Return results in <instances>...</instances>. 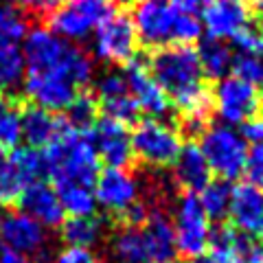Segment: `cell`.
<instances>
[{
  "mask_svg": "<svg viewBox=\"0 0 263 263\" xmlns=\"http://www.w3.org/2000/svg\"><path fill=\"white\" fill-rule=\"evenodd\" d=\"M64 112H66V119H64L66 125H68L70 129L84 132V134H88L90 127H92L97 123V119H99L97 99L86 95V92H79L75 97V101H72Z\"/></svg>",
  "mask_w": 263,
  "mask_h": 263,
  "instance_id": "d6a6232c",
  "label": "cell"
},
{
  "mask_svg": "<svg viewBox=\"0 0 263 263\" xmlns=\"http://www.w3.org/2000/svg\"><path fill=\"white\" fill-rule=\"evenodd\" d=\"M195 51H197V60H200L204 77L219 81L233 72L235 51L228 42H224V40L206 37V40H202Z\"/></svg>",
  "mask_w": 263,
  "mask_h": 263,
  "instance_id": "cb8c5ba5",
  "label": "cell"
},
{
  "mask_svg": "<svg viewBox=\"0 0 263 263\" xmlns=\"http://www.w3.org/2000/svg\"><path fill=\"white\" fill-rule=\"evenodd\" d=\"M233 72L252 86H263V55H241L235 53Z\"/></svg>",
  "mask_w": 263,
  "mask_h": 263,
  "instance_id": "e575fe53",
  "label": "cell"
},
{
  "mask_svg": "<svg viewBox=\"0 0 263 263\" xmlns=\"http://www.w3.org/2000/svg\"><path fill=\"white\" fill-rule=\"evenodd\" d=\"M259 97H261V105H263V92H261V95H259Z\"/></svg>",
  "mask_w": 263,
  "mask_h": 263,
  "instance_id": "7dc6e473",
  "label": "cell"
},
{
  "mask_svg": "<svg viewBox=\"0 0 263 263\" xmlns=\"http://www.w3.org/2000/svg\"><path fill=\"white\" fill-rule=\"evenodd\" d=\"M0 221H3V213H0Z\"/></svg>",
  "mask_w": 263,
  "mask_h": 263,
  "instance_id": "681fc988",
  "label": "cell"
},
{
  "mask_svg": "<svg viewBox=\"0 0 263 263\" xmlns=\"http://www.w3.org/2000/svg\"><path fill=\"white\" fill-rule=\"evenodd\" d=\"M60 5H62V0H18L20 9H27L31 13H40V15H48Z\"/></svg>",
  "mask_w": 263,
  "mask_h": 263,
  "instance_id": "ab89813d",
  "label": "cell"
},
{
  "mask_svg": "<svg viewBox=\"0 0 263 263\" xmlns=\"http://www.w3.org/2000/svg\"><path fill=\"white\" fill-rule=\"evenodd\" d=\"M112 3H114V5H127L129 0H112Z\"/></svg>",
  "mask_w": 263,
  "mask_h": 263,
  "instance_id": "bcb514c9",
  "label": "cell"
},
{
  "mask_svg": "<svg viewBox=\"0 0 263 263\" xmlns=\"http://www.w3.org/2000/svg\"><path fill=\"white\" fill-rule=\"evenodd\" d=\"M92 186L97 206L108 211L110 215H117L119 219L132 204L141 200V182L127 169L105 167L103 171H99Z\"/></svg>",
  "mask_w": 263,
  "mask_h": 263,
  "instance_id": "8fae6325",
  "label": "cell"
},
{
  "mask_svg": "<svg viewBox=\"0 0 263 263\" xmlns=\"http://www.w3.org/2000/svg\"><path fill=\"white\" fill-rule=\"evenodd\" d=\"M189 263H200V261H197V259H195V261H189Z\"/></svg>",
  "mask_w": 263,
  "mask_h": 263,
  "instance_id": "c3c4849f",
  "label": "cell"
},
{
  "mask_svg": "<svg viewBox=\"0 0 263 263\" xmlns=\"http://www.w3.org/2000/svg\"><path fill=\"white\" fill-rule=\"evenodd\" d=\"M248 184L263 189V141L248 145V158H246V169H243Z\"/></svg>",
  "mask_w": 263,
  "mask_h": 263,
  "instance_id": "8d00e7d4",
  "label": "cell"
},
{
  "mask_svg": "<svg viewBox=\"0 0 263 263\" xmlns=\"http://www.w3.org/2000/svg\"><path fill=\"white\" fill-rule=\"evenodd\" d=\"M62 209L70 217H90L97 213V200L92 186L84 184H60L55 186Z\"/></svg>",
  "mask_w": 263,
  "mask_h": 263,
  "instance_id": "83f0119b",
  "label": "cell"
},
{
  "mask_svg": "<svg viewBox=\"0 0 263 263\" xmlns=\"http://www.w3.org/2000/svg\"><path fill=\"white\" fill-rule=\"evenodd\" d=\"M27 72H57L68 77L77 88L92 84L95 64L79 46L66 42L48 27L29 29L22 42Z\"/></svg>",
  "mask_w": 263,
  "mask_h": 263,
  "instance_id": "7a4b0ae2",
  "label": "cell"
},
{
  "mask_svg": "<svg viewBox=\"0 0 263 263\" xmlns=\"http://www.w3.org/2000/svg\"><path fill=\"white\" fill-rule=\"evenodd\" d=\"M18 206L22 213H27L29 217H33L37 224H42L46 230L60 228L62 221L66 219V213L62 209L55 186L42 182V180L31 182L24 189L18 200Z\"/></svg>",
  "mask_w": 263,
  "mask_h": 263,
  "instance_id": "d6986e66",
  "label": "cell"
},
{
  "mask_svg": "<svg viewBox=\"0 0 263 263\" xmlns=\"http://www.w3.org/2000/svg\"><path fill=\"white\" fill-rule=\"evenodd\" d=\"M174 5L178 7V11H182V13L200 15V11L204 9V5H206V0H174Z\"/></svg>",
  "mask_w": 263,
  "mask_h": 263,
  "instance_id": "b9f144b4",
  "label": "cell"
},
{
  "mask_svg": "<svg viewBox=\"0 0 263 263\" xmlns=\"http://www.w3.org/2000/svg\"><path fill=\"white\" fill-rule=\"evenodd\" d=\"M125 79H127V88L129 95L134 97V101L138 105V110L149 114V119H162L171 112V101L164 95V90L156 84V79L152 77L147 64L141 60H132L125 64Z\"/></svg>",
  "mask_w": 263,
  "mask_h": 263,
  "instance_id": "ac0fdd59",
  "label": "cell"
},
{
  "mask_svg": "<svg viewBox=\"0 0 263 263\" xmlns=\"http://www.w3.org/2000/svg\"><path fill=\"white\" fill-rule=\"evenodd\" d=\"M88 138L95 147L99 160L105 162V167L127 169V164L134 160L127 127L117 121H112L108 117L97 119V123L88 132Z\"/></svg>",
  "mask_w": 263,
  "mask_h": 263,
  "instance_id": "e0dca14e",
  "label": "cell"
},
{
  "mask_svg": "<svg viewBox=\"0 0 263 263\" xmlns=\"http://www.w3.org/2000/svg\"><path fill=\"white\" fill-rule=\"evenodd\" d=\"M29 33L27 15L18 5L0 0V44H22Z\"/></svg>",
  "mask_w": 263,
  "mask_h": 263,
  "instance_id": "f546056e",
  "label": "cell"
},
{
  "mask_svg": "<svg viewBox=\"0 0 263 263\" xmlns=\"http://www.w3.org/2000/svg\"><path fill=\"white\" fill-rule=\"evenodd\" d=\"M143 235L147 243V254H149V263H171L176 259V237L174 226H171V217L160 206L152 209L149 217L143 224Z\"/></svg>",
  "mask_w": 263,
  "mask_h": 263,
  "instance_id": "ffe728a7",
  "label": "cell"
},
{
  "mask_svg": "<svg viewBox=\"0 0 263 263\" xmlns=\"http://www.w3.org/2000/svg\"><path fill=\"white\" fill-rule=\"evenodd\" d=\"M48 263H101V259L90 248H72V246H66L55 257H51Z\"/></svg>",
  "mask_w": 263,
  "mask_h": 263,
  "instance_id": "f35d334b",
  "label": "cell"
},
{
  "mask_svg": "<svg viewBox=\"0 0 263 263\" xmlns=\"http://www.w3.org/2000/svg\"><path fill=\"white\" fill-rule=\"evenodd\" d=\"M95 99L97 105L103 110V117L129 125L138 121V105L129 95L127 79L121 70H105L95 79Z\"/></svg>",
  "mask_w": 263,
  "mask_h": 263,
  "instance_id": "4fadbf2b",
  "label": "cell"
},
{
  "mask_svg": "<svg viewBox=\"0 0 263 263\" xmlns=\"http://www.w3.org/2000/svg\"><path fill=\"white\" fill-rule=\"evenodd\" d=\"M29 184H31V180L22 174V169L9 156V158L0 164V206L18 204L22 191Z\"/></svg>",
  "mask_w": 263,
  "mask_h": 263,
  "instance_id": "4dcf8cb0",
  "label": "cell"
},
{
  "mask_svg": "<svg viewBox=\"0 0 263 263\" xmlns=\"http://www.w3.org/2000/svg\"><path fill=\"white\" fill-rule=\"evenodd\" d=\"M197 138H200L197 147L206 158L213 176L233 182L235 178L243 174L246 158H248V143L237 127L226 125V123H211Z\"/></svg>",
  "mask_w": 263,
  "mask_h": 263,
  "instance_id": "277c9868",
  "label": "cell"
},
{
  "mask_svg": "<svg viewBox=\"0 0 263 263\" xmlns=\"http://www.w3.org/2000/svg\"><path fill=\"white\" fill-rule=\"evenodd\" d=\"M22 141V112L9 97L0 95V145L15 149Z\"/></svg>",
  "mask_w": 263,
  "mask_h": 263,
  "instance_id": "1f68e13d",
  "label": "cell"
},
{
  "mask_svg": "<svg viewBox=\"0 0 263 263\" xmlns=\"http://www.w3.org/2000/svg\"><path fill=\"white\" fill-rule=\"evenodd\" d=\"M27 62L22 44H0V92H15L22 88Z\"/></svg>",
  "mask_w": 263,
  "mask_h": 263,
  "instance_id": "4316f807",
  "label": "cell"
},
{
  "mask_svg": "<svg viewBox=\"0 0 263 263\" xmlns=\"http://www.w3.org/2000/svg\"><path fill=\"white\" fill-rule=\"evenodd\" d=\"M7 158H9V149H5V147L0 145V164H3Z\"/></svg>",
  "mask_w": 263,
  "mask_h": 263,
  "instance_id": "f6af8a7d",
  "label": "cell"
},
{
  "mask_svg": "<svg viewBox=\"0 0 263 263\" xmlns=\"http://www.w3.org/2000/svg\"><path fill=\"white\" fill-rule=\"evenodd\" d=\"M202 20L195 13H182L180 11L176 20V31H174V44H186L193 46V42L202 37Z\"/></svg>",
  "mask_w": 263,
  "mask_h": 263,
  "instance_id": "d590c367",
  "label": "cell"
},
{
  "mask_svg": "<svg viewBox=\"0 0 263 263\" xmlns=\"http://www.w3.org/2000/svg\"><path fill=\"white\" fill-rule=\"evenodd\" d=\"M112 13V0H62L48 13V29L66 42H86Z\"/></svg>",
  "mask_w": 263,
  "mask_h": 263,
  "instance_id": "5b68a950",
  "label": "cell"
},
{
  "mask_svg": "<svg viewBox=\"0 0 263 263\" xmlns=\"http://www.w3.org/2000/svg\"><path fill=\"white\" fill-rule=\"evenodd\" d=\"M200 13L202 29L209 33V37L224 42L235 40L250 27V9L243 0H206Z\"/></svg>",
  "mask_w": 263,
  "mask_h": 263,
  "instance_id": "9a60e30c",
  "label": "cell"
},
{
  "mask_svg": "<svg viewBox=\"0 0 263 263\" xmlns=\"http://www.w3.org/2000/svg\"><path fill=\"white\" fill-rule=\"evenodd\" d=\"M243 263H263V241H248L243 250Z\"/></svg>",
  "mask_w": 263,
  "mask_h": 263,
  "instance_id": "60d3db41",
  "label": "cell"
},
{
  "mask_svg": "<svg viewBox=\"0 0 263 263\" xmlns=\"http://www.w3.org/2000/svg\"><path fill=\"white\" fill-rule=\"evenodd\" d=\"M92 51L97 60L105 64L125 66L127 62L134 60L138 51V37L129 15L114 11L92 33Z\"/></svg>",
  "mask_w": 263,
  "mask_h": 263,
  "instance_id": "30bf717a",
  "label": "cell"
},
{
  "mask_svg": "<svg viewBox=\"0 0 263 263\" xmlns=\"http://www.w3.org/2000/svg\"><path fill=\"white\" fill-rule=\"evenodd\" d=\"M254 13H257V20H259V31H263V0H254Z\"/></svg>",
  "mask_w": 263,
  "mask_h": 263,
  "instance_id": "ee69618b",
  "label": "cell"
},
{
  "mask_svg": "<svg viewBox=\"0 0 263 263\" xmlns=\"http://www.w3.org/2000/svg\"><path fill=\"white\" fill-rule=\"evenodd\" d=\"M9 156L15 160V164L22 169V174L27 176L31 182H37V180H42V176H46L44 154L40 149H33V147H15Z\"/></svg>",
  "mask_w": 263,
  "mask_h": 263,
  "instance_id": "836d02e7",
  "label": "cell"
},
{
  "mask_svg": "<svg viewBox=\"0 0 263 263\" xmlns=\"http://www.w3.org/2000/svg\"><path fill=\"white\" fill-rule=\"evenodd\" d=\"M0 246L29 259H42L48 252V230L27 213L15 211L0 221Z\"/></svg>",
  "mask_w": 263,
  "mask_h": 263,
  "instance_id": "7c38bea8",
  "label": "cell"
},
{
  "mask_svg": "<svg viewBox=\"0 0 263 263\" xmlns=\"http://www.w3.org/2000/svg\"><path fill=\"white\" fill-rule=\"evenodd\" d=\"M178 15L180 11L174 0H136L129 18L134 24L138 44L154 51L174 44Z\"/></svg>",
  "mask_w": 263,
  "mask_h": 263,
  "instance_id": "ba28073f",
  "label": "cell"
},
{
  "mask_svg": "<svg viewBox=\"0 0 263 263\" xmlns=\"http://www.w3.org/2000/svg\"><path fill=\"white\" fill-rule=\"evenodd\" d=\"M174 178L176 182L184 189L186 193H200L204 186L211 182V169L206 158L202 156L197 143H186L182 145L178 158L174 160Z\"/></svg>",
  "mask_w": 263,
  "mask_h": 263,
  "instance_id": "44dd1931",
  "label": "cell"
},
{
  "mask_svg": "<svg viewBox=\"0 0 263 263\" xmlns=\"http://www.w3.org/2000/svg\"><path fill=\"white\" fill-rule=\"evenodd\" d=\"M60 235L62 241L66 246H72V248H90L92 250L95 246L103 239L105 228L103 221L97 215L90 217H68L62 221L60 226Z\"/></svg>",
  "mask_w": 263,
  "mask_h": 263,
  "instance_id": "484cf974",
  "label": "cell"
},
{
  "mask_svg": "<svg viewBox=\"0 0 263 263\" xmlns=\"http://www.w3.org/2000/svg\"><path fill=\"white\" fill-rule=\"evenodd\" d=\"M230 226L246 239H263V189L248 182L233 186L228 209Z\"/></svg>",
  "mask_w": 263,
  "mask_h": 263,
  "instance_id": "2e32d148",
  "label": "cell"
},
{
  "mask_svg": "<svg viewBox=\"0 0 263 263\" xmlns=\"http://www.w3.org/2000/svg\"><path fill=\"white\" fill-rule=\"evenodd\" d=\"M22 88L33 105L53 114L64 112L79 95V88L57 72H24Z\"/></svg>",
  "mask_w": 263,
  "mask_h": 263,
  "instance_id": "5bb4252c",
  "label": "cell"
},
{
  "mask_svg": "<svg viewBox=\"0 0 263 263\" xmlns=\"http://www.w3.org/2000/svg\"><path fill=\"white\" fill-rule=\"evenodd\" d=\"M235 53L241 55H263V31L257 29H243L235 40Z\"/></svg>",
  "mask_w": 263,
  "mask_h": 263,
  "instance_id": "74e56055",
  "label": "cell"
},
{
  "mask_svg": "<svg viewBox=\"0 0 263 263\" xmlns=\"http://www.w3.org/2000/svg\"><path fill=\"white\" fill-rule=\"evenodd\" d=\"M44 164H46V176L53 180V186L60 184L92 186L99 176V156L92 143H90L88 134L70 129L66 123L55 141L48 147H44Z\"/></svg>",
  "mask_w": 263,
  "mask_h": 263,
  "instance_id": "3957f363",
  "label": "cell"
},
{
  "mask_svg": "<svg viewBox=\"0 0 263 263\" xmlns=\"http://www.w3.org/2000/svg\"><path fill=\"white\" fill-rule=\"evenodd\" d=\"M200 204L206 217L211 221H224L228 219V209H230V197H233V186L228 180H211L200 191Z\"/></svg>",
  "mask_w": 263,
  "mask_h": 263,
  "instance_id": "f1b7e54d",
  "label": "cell"
},
{
  "mask_svg": "<svg viewBox=\"0 0 263 263\" xmlns=\"http://www.w3.org/2000/svg\"><path fill=\"white\" fill-rule=\"evenodd\" d=\"M213 92V110L226 125H243L257 117L261 110V97L257 86L239 79L237 75H228L217 81Z\"/></svg>",
  "mask_w": 263,
  "mask_h": 263,
  "instance_id": "9c48e42d",
  "label": "cell"
},
{
  "mask_svg": "<svg viewBox=\"0 0 263 263\" xmlns=\"http://www.w3.org/2000/svg\"><path fill=\"white\" fill-rule=\"evenodd\" d=\"M114 263H149L143 226H119L108 241Z\"/></svg>",
  "mask_w": 263,
  "mask_h": 263,
  "instance_id": "603a6c76",
  "label": "cell"
},
{
  "mask_svg": "<svg viewBox=\"0 0 263 263\" xmlns=\"http://www.w3.org/2000/svg\"><path fill=\"white\" fill-rule=\"evenodd\" d=\"M171 226H174L176 250L189 261L200 259L206 254L211 243V219L206 217L197 193H182L174 204V215H171Z\"/></svg>",
  "mask_w": 263,
  "mask_h": 263,
  "instance_id": "8992f818",
  "label": "cell"
},
{
  "mask_svg": "<svg viewBox=\"0 0 263 263\" xmlns=\"http://www.w3.org/2000/svg\"><path fill=\"white\" fill-rule=\"evenodd\" d=\"M248 239L233 226L221 224L211 233V243L204 263H243V250Z\"/></svg>",
  "mask_w": 263,
  "mask_h": 263,
  "instance_id": "d4e9b609",
  "label": "cell"
},
{
  "mask_svg": "<svg viewBox=\"0 0 263 263\" xmlns=\"http://www.w3.org/2000/svg\"><path fill=\"white\" fill-rule=\"evenodd\" d=\"M147 68L156 84L169 97V101H174L176 108L184 114V121L209 125L213 92L204 86L202 66L193 46L169 44L156 48Z\"/></svg>",
  "mask_w": 263,
  "mask_h": 263,
  "instance_id": "6da1fadb",
  "label": "cell"
},
{
  "mask_svg": "<svg viewBox=\"0 0 263 263\" xmlns=\"http://www.w3.org/2000/svg\"><path fill=\"white\" fill-rule=\"evenodd\" d=\"M64 121L57 119L53 112L31 105L22 112V141H27L33 149H44L51 145L62 132Z\"/></svg>",
  "mask_w": 263,
  "mask_h": 263,
  "instance_id": "7402d4cb",
  "label": "cell"
},
{
  "mask_svg": "<svg viewBox=\"0 0 263 263\" xmlns=\"http://www.w3.org/2000/svg\"><path fill=\"white\" fill-rule=\"evenodd\" d=\"M134 158L147 167H171L182 149V136L171 123L162 119H143L129 134Z\"/></svg>",
  "mask_w": 263,
  "mask_h": 263,
  "instance_id": "52a82bcc",
  "label": "cell"
},
{
  "mask_svg": "<svg viewBox=\"0 0 263 263\" xmlns=\"http://www.w3.org/2000/svg\"><path fill=\"white\" fill-rule=\"evenodd\" d=\"M0 263H33V259L24 257V254L15 252V250L5 248V246H0Z\"/></svg>",
  "mask_w": 263,
  "mask_h": 263,
  "instance_id": "7bdbcfd3",
  "label": "cell"
}]
</instances>
